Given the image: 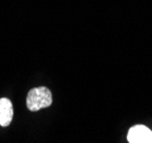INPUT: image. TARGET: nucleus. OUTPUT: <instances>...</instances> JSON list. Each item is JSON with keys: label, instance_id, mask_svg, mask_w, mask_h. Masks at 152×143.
<instances>
[{"label": "nucleus", "instance_id": "nucleus-1", "mask_svg": "<svg viewBox=\"0 0 152 143\" xmlns=\"http://www.w3.org/2000/svg\"><path fill=\"white\" fill-rule=\"evenodd\" d=\"M52 103V94L51 91L45 87H34L30 90L26 97V107L31 111H38L51 106Z\"/></svg>", "mask_w": 152, "mask_h": 143}, {"label": "nucleus", "instance_id": "nucleus-2", "mask_svg": "<svg viewBox=\"0 0 152 143\" xmlns=\"http://www.w3.org/2000/svg\"><path fill=\"white\" fill-rule=\"evenodd\" d=\"M129 143H150L152 140V132L144 125L133 126L127 135Z\"/></svg>", "mask_w": 152, "mask_h": 143}, {"label": "nucleus", "instance_id": "nucleus-3", "mask_svg": "<svg viewBox=\"0 0 152 143\" xmlns=\"http://www.w3.org/2000/svg\"><path fill=\"white\" fill-rule=\"evenodd\" d=\"M14 116L12 101L7 98L0 99V125L2 127H7L12 123Z\"/></svg>", "mask_w": 152, "mask_h": 143}, {"label": "nucleus", "instance_id": "nucleus-4", "mask_svg": "<svg viewBox=\"0 0 152 143\" xmlns=\"http://www.w3.org/2000/svg\"><path fill=\"white\" fill-rule=\"evenodd\" d=\"M150 143H152V140H151V142H150Z\"/></svg>", "mask_w": 152, "mask_h": 143}]
</instances>
